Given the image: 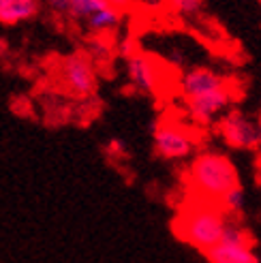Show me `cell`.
I'll list each match as a JSON object with an SVG mask.
<instances>
[{"label":"cell","mask_w":261,"mask_h":263,"mask_svg":"<svg viewBox=\"0 0 261 263\" xmlns=\"http://www.w3.org/2000/svg\"><path fill=\"white\" fill-rule=\"evenodd\" d=\"M227 220L229 216L223 212V208L218 203L189 195V199L184 201L178 216L174 218L172 227L178 240L206 253L220 242L223 231L227 227Z\"/></svg>","instance_id":"obj_1"},{"label":"cell","mask_w":261,"mask_h":263,"mask_svg":"<svg viewBox=\"0 0 261 263\" xmlns=\"http://www.w3.org/2000/svg\"><path fill=\"white\" fill-rule=\"evenodd\" d=\"M187 186L189 195L218 203L231 189L240 186L238 169L225 154L201 152L193 159L187 172Z\"/></svg>","instance_id":"obj_2"},{"label":"cell","mask_w":261,"mask_h":263,"mask_svg":"<svg viewBox=\"0 0 261 263\" xmlns=\"http://www.w3.org/2000/svg\"><path fill=\"white\" fill-rule=\"evenodd\" d=\"M154 152L167 161H182L195 152L201 135L199 126L180 120L178 116H163L154 124Z\"/></svg>","instance_id":"obj_3"},{"label":"cell","mask_w":261,"mask_h":263,"mask_svg":"<svg viewBox=\"0 0 261 263\" xmlns=\"http://www.w3.org/2000/svg\"><path fill=\"white\" fill-rule=\"evenodd\" d=\"M58 75L62 88L75 99H90L97 92V69L95 62L86 56V51H75L62 58Z\"/></svg>","instance_id":"obj_4"},{"label":"cell","mask_w":261,"mask_h":263,"mask_svg":"<svg viewBox=\"0 0 261 263\" xmlns=\"http://www.w3.org/2000/svg\"><path fill=\"white\" fill-rule=\"evenodd\" d=\"M240 97H242V86L236 80H231V84L225 86V88L184 101L187 103V116H189V120L193 124L208 126L210 122H214V118L223 111L227 105L238 101Z\"/></svg>","instance_id":"obj_5"},{"label":"cell","mask_w":261,"mask_h":263,"mask_svg":"<svg viewBox=\"0 0 261 263\" xmlns=\"http://www.w3.org/2000/svg\"><path fill=\"white\" fill-rule=\"evenodd\" d=\"M165 64L146 51H135L126 58V77L130 86L143 95H159L165 88Z\"/></svg>","instance_id":"obj_6"},{"label":"cell","mask_w":261,"mask_h":263,"mask_svg":"<svg viewBox=\"0 0 261 263\" xmlns=\"http://www.w3.org/2000/svg\"><path fill=\"white\" fill-rule=\"evenodd\" d=\"M216 130H218V135L223 137V141L231 148H238V150H257V148H261L259 128L240 109L227 111L218 120Z\"/></svg>","instance_id":"obj_7"},{"label":"cell","mask_w":261,"mask_h":263,"mask_svg":"<svg viewBox=\"0 0 261 263\" xmlns=\"http://www.w3.org/2000/svg\"><path fill=\"white\" fill-rule=\"evenodd\" d=\"M231 84V77H223L214 73L212 69H206V67H197V69H191L178 80V92L182 95V99L189 101L195 97H201L208 95V92H214L220 90Z\"/></svg>","instance_id":"obj_8"},{"label":"cell","mask_w":261,"mask_h":263,"mask_svg":"<svg viewBox=\"0 0 261 263\" xmlns=\"http://www.w3.org/2000/svg\"><path fill=\"white\" fill-rule=\"evenodd\" d=\"M203 255L210 263H259L257 255L253 253V244H236L220 240Z\"/></svg>","instance_id":"obj_9"},{"label":"cell","mask_w":261,"mask_h":263,"mask_svg":"<svg viewBox=\"0 0 261 263\" xmlns=\"http://www.w3.org/2000/svg\"><path fill=\"white\" fill-rule=\"evenodd\" d=\"M39 13V0H0V24L15 26Z\"/></svg>","instance_id":"obj_10"},{"label":"cell","mask_w":261,"mask_h":263,"mask_svg":"<svg viewBox=\"0 0 261 263\" xmlns=\"http://www.w3.org/2000/svg\"><path fill=\"white\" fill-rule=\"evenodd\" d=\"M120 24H122V11L114 9L109 5L105 9L97 11L92 17H88L84 22L86 30L90 34H111V32H116L120 28Z\"/></svg>","instance_id":"obj_11"},{"label":"cell","mask_w":261,"mask_h":263,"mask_svg":"<svg viewBox=\"0 0 261 263\" xmlns=\"http://www.w3.org/2000/svg\"><path fill=\"white\" fill-rule=\"evenodd\" d=\"M86 56L95 62V67H103L116 56V45L107 34H90L86 39Z\"/></svg>","instance_id":"obj_12"},{"label":"cell","mask_w":261,"mask_h":263,"mask_svg":"<svg viewBox=\"0 0 261 263\" xmlns=\"http://www.w3.org/2000/svg\"><path fill=\"white\" fill-rule=\"evenodd\" d=\"M105 0H71V17L77 22H86L88 17H92L97 11L105 9Z\"/></svg>","instance_id":"obj_13"},{"label":"cell","mask_w":261,"mask_h":263,"mask_svg":"<svg viewBox=\"0 0 261 263\" xmlns=\"http://www.w3.org/2000/svg\"><path fill=\"white\" fill-rule=\"evenodd\" d=\"M218 205L223 208V212H225L229 218H240L242 210H244V191H242V186L231 189V191L223 197V199L218 201Z\"/></svg>","instance_id":"obj_14"},{"label":"cell","mask_w":261,"mask_h":263,"mask_svg":"<svg viewBox=\"0 0 261 263\" xmlns=\"http://www.w3.org/2000/svg\"><path fill=\"white\" fill-rule=\"evenodd\" d=\"M165 3L176 15L182 17H193L201 11V0H165Z\"/></svg>","instance_id":"obj_15"},{"label":"cell","mask_w":261,"mask_h":263,"mask_svg":"<svg viewBox=\"0 0 261 263\" xmlns=\"http://www.w3.org/2000/svg\"><path fill=\"white\" fill-rule=\"evenodd\" d=\"M135 51H139V47H137V41L133 36H122L120 41L116 43V54H120L124 60L133 56Z\"/></svg>","instance_id":"obj_16"},{"label":"cell","mask_w":261,"mask_h":263,"mask_svg":"<svg viewBox=\"0 0 261 263\" xmlns=\"http://www.w3.org/2000/svg\"><path fill=\"white\" fill-rule=\"evenodd\" d=\"M47 5V9L56 15H71V0H43Z\"/></svg>","instance_id":"obj_17"},{"label":"cell","mask_w":261,"mask_h":263,"mask_svg":"<svg viewBox=\"0 0 261 263\" xmlns=\"http://www.w3.org/2000/svg\"><path fill=\"white\" fill-rule=\"evenodd\" d=\"M105 152L109 156H114V159H124L126 156V146L122 139H109L107 146H105Z\"/></svg>","instance_id":"obj_18"},{"label":"cell","mask_w":261,"mask_h":263,"mask_svg":"<svg viewBox=\"0 0 261 263\" xmlns=\"http://www.w3.org/2000/svg\"><path fill=\"white\" fill-rule=\"evenodd\" d=\"M105 3H107L109 7H114V9H118V11L124 13V11H128V9H133L137 0H105Z\"/></svg>","instance_id":"obj_19"},{"label":"cell","mask_w":261,"mask_h":263,"mask_svg":"<svg viewBox=\"0 0 261 263\" xmlns=\"http://www.w3.org/2000/svg\"><path fill=\"white\" fill-rule=\"evenodd\" d=\"M257 182L261 186V152H259V159H257Z\"/></svg>","instance_id":"obj_20"},{"label":"cell","mask_w":261,"mask_h":263,"mask_svg":"<svg viewBox=\"0 0 261 263\" xmlns=\"http://www.w3.org/2000/svg\"><path fill=\"white\" fill-rule=\"evenodd\" d=\"M257 128H259V141H261V116H259V124H257Z\"/></svg>","instance_id":"obj_21"}]
</instances>
